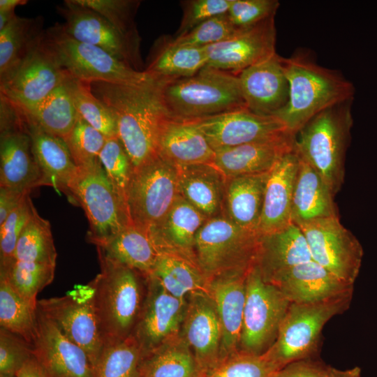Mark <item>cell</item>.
Wrapping results in <instances>:
<instances>
[{"label":"cell","mask_w":377,"mask_h":377,"mask_svg":"<svg viewBox=\"0 0 377 377\" xmlns=\"http://www.w3.org/2000/svg\"><path fill=\"white\" fill-rule=\"evenodd\" d=\"M160 84L154 77L140 84L91 83L92 92L116 118L117 136L133 169L157 154L159 126L165 117Z\"/></svg>","instance_id":"cell-1"},{"label":"cell","mask_w":377,"mask_h":377,"mask_svg":"<svg viewBox=\"0 0 377 377\" xmlns=\"http://www.w3.org/2000/svg\"><path fill=\"white\" fill-rule=\"evenodd\" d=\"M289 84L287 104L276 112L287 130L296 135L312 117L337 104L353 100L355 88L340 72L316 64L306 54L281 57Z\"/></svg>","instance_id":"cell-2"},{"label":"cell","mask_w":377,"mask_h":377,"mask_svg":"<svg viewBox=\"0 0 377 377\" xmlns=\"http://www.w3.org/2000/svg\"><path fill=\"white\" fill-rule=\"evenodd\" d=\"M160 96L165 116L180 121L247 108L238 75L207 66L190 77L161 80Z\"/></svg>","instance_id":"cell-3"},{"label":"cell","mask_w":377,"mask_h":377,"mask_svg":"<svg viewBox=\"0 0 377 377\" xmlns=\"http://www.w3.org/2000/svg\"><path fill=\"white\" fill-rule=\"evenodd\" d=\"M101 272L91 281L104 346L130 337L147 291L146 275L106 256L97 247Z\"/></svg>","instance_id":"cell-4"},{"label":"cell","mask_w":377,"mask_h":377,"mask_svg":"<svg viewBox=\"0 0 377 377\" xmlns=\"http://www.w3.org/2000/svg\"><path fill=\"white\" fill-rule=\"evenodd\" d=\"M353 100L319 112L295 135V148L336 195L345 179L346 152L351 140Z\"/></svg>","instance_id":"cell-5"},{"label":"cell","mask_w":377,"mask_h":377,"mask_svg":"<svg viewBox=\"0 0 377 377\" xmlns=\"http://www.w3.org/2000/svg\"><path fill=\"white\" fill-rule=\"evenodd\" d=\"M352 297L349 293L316 302H290L275 341L263 355L277 371L293 362L312 358L324 325L347 311Z\"/></svg>","instance_id":"cell-6"},{"label":"cell","mask_w":377,"mask_h":377,"mask_svg":"<svg viewBox=\"0 0 377 377\" xmlns=\"http://www.w3.org/2000/svg\"><path fill=\"white\" fill-rule=\"evenodd\" d=\"M43 41L72 78L90 83L140 84L152 77L98 47L74 39L63 30L60 23L45 30Z\"/></svg>","instance_id":"cell-7"},{"label":"cell","mask_w":377,"mask_h":377,"mask_svg":"<svg viewBox=\"0 0 377 377\" xmlns=\"http://www.w3.org/2000/svg\"><path fill=\"white\" fill-rule=\"evenodd\" d=\"M258 233L239 227L223 214L207 219L197 233L195 261L207 279L247 272L254 265Z\"/></svg>","instance_id":"cell-8"},{"label":"cell","mask_w":377,"mask_h":377,"mask_svg":"<svg viewBox=\"0 0 377 377\" xmlns=\"http://www.w3.org/2000/svg\"><path fill=\"white\" fill-rule=\"evenodd\" d=\"M71 202L80 205L89 223L87 239L101 246L132 225L128 210L115 192L101 161L78 168L70 186Z\"/></svg>","instance_id":"cell-9"},{"label":"cell","mask_w":377,"mask_h":377,"mask_svg":"<svg viewBox=\"0 0 377 377\" xmlns=\"http://www.w3.org/2000/svg\"><path fill=\"white\" fill-rule=\"evenodd\" d=\"M179 195L177 167L156 154L133 169L127 192L131 224L147 232L168 213Z\"/></svg>","instance_id":"cell-10"},{"label":"cell","mask_w":377,"mask_h":377,"mask_svg":"<svg viewBox=\"0 0 377 377\" xmlns=\"http://www.w3.org/2000/svg\"><path fill=\"white\" fill-rule=\"evenodd\" d=\"M290 302L277 286L265 281L253 265L246 278L239 350L265 353L275 341Z\"/></svg>","instance_id":"cell-11"},{"label":"cell","mask_w":377,"mask_h":377,"mask_svg":"<svg viewBox=\"0 0 377 377\" xmlns=\"http://www.w3.org/2000/svg\"><path fill=\"white\" fill-rule=\"evenodd\" d=\"M38 309L88 355L93 367L104 348L91 281L64 295L38 300Z\"/></svg>","instance_id":"cell-12"},{"label":"cell","mask_w":377,"mask_h":377,"mask_svg":"<svg viewBox=\"0 0 377 377\" xmlns=\"http://www.w3.org/2000/svg\"><path fill=\"white\" fill-rule=\"evenodd\" d=\"M306 240L311 258L340 279L354 285L364 251L357 238L340 221L328 217L297 224Z\"/></svg>","instance_id":"cell-13"},{"label":"cell","mask_w":377,"mask_h":377,"mask_svg":"<svg viewBox=\"0 0 377 377\" xmlns=\"http://www.w3.org/2000/svg\"><path fill=\"white\" fill-rule=\"evenodd\" d=\"M64 19L63 30L80 42L98 47L140 71V46L122 35L107 19L78 0H65L57 7Z\"/></svg>","instance_id":"cell-14"},{"label":"cell","mask_w":377,"mask_h":377,"mask_svg":"<svg viewBox=\"0 0 377 377\" xmlns=\"http://www.w3.org/2000/svg\"><path fill=\"white\" fill-rule=\"evenodd\" d=\"M69 77L44 43L43 36L23 62L0 82V94L19 109H27L46 98Z\"/></svg>","instance_id":"cell-15"},{"label":"cell","mask_w":377,"mask_h":377,"mask_svg":"<svg viewBox=\"0 0 377 377\" xmlns=\"http://www.w3.org/2000/svg\"><path fill=\"white\" fill-rule=\"evenodd\" d=\"M193 121L201 130L214 151L254 142L269 140L290 133L276 117L258 114L247 108Z\"/></svg>","instance_id":"cell-16"},{"label":"cell","mask_w":377,"mask_h":377,"mask_svg":"<svg viewBox=\"0 0 377 377\" xmlns=\"http://www.w3.org/2000/svg\"><path fill=\"white\" fill-rule=\"evenodd\" d=\"M187 300L171 295L155 279L147 276V295L131 334L144 357L180 334Z\"/></svg>","instance_id":"cell-17"},{"label":"cell","mask_w":377,"mask_h":377,"mask_svg":"<svg viewBox=\"0 0 377 377\" xmlns=\"http://www.w3.org/2000/svg\"><path fill=\"white\" fill-rule=\"evenodd\" d=\"M276 40L274 17H271L228 40L205 47L207 66L237 74L274 56Z\"/></svg>","instance_id":"cell-18"},{"label":"cell","mask_w":377,"mask_h":377,"mask_svg":"<svg viewBox=\"0 0 377 377\" xmlns=\"http://www.w3.org/2000/svg\"><path fill=\"white\" fill-rule=\"evenodd\" d=\"M38 327L33 354L49 377H93L86 352L68 339L37 308Z\"/></svg>","instance_id":"cell-19"},{"label":"cell","mask_w":377,"mask_h":377,"mask_svg":"<svg viewBox=\"0 0 377 377\" xmlns=\"http://www.w3.org/2000/svg\"><path fill=\"white\" fill-rule=\"evenodd\" d=\"M180 334L206 377L221 360V344L220 323L207 294L195 293L188 297Z\"/></svg>","instance_id":"cell-20"},{"label":"cell","mask_w":377,"mask_h":377,"mask_svg":"<svg viewBox=\"0 0 377 377\" xmlns=\"http://www.w3.org/2000/svg\"><path fill=\"white\" fill-rule=\"evenodd\" d=\"M43 186L23 121L0 130V186L30 194Z\"/></svg>","instance_id":"cell-21"},{"label":"cell","mask_w":377,"mask_h":377,"mask_svg":"<svg viewBox=\"0 0 377 377\" xmlns=\"http://www.w3.org/2000/svg\"><path fill=\"white\" fill-rule=\"evenodd\" d=\"M241 91L247 109L262 115H274L287 104L289 84L281 57L276 53L239 73Z\"/></svg>","instance_id":"cell-22"},{"label":"cell","mask_w":377,"mask_h":377,"mask_svg":"<svg viewBox=\"0 0 377 377\" xmlns=\"http://www.w3.org/2000/svg\"><path fill=\"white\" fill-rule=\"evenodd\" d=\"M311 260L305 237L293 222L278 231L259 235L254 265L268 283L276 284L292 269Z\"/></svg>","instance_id":"cell-23"},{"label":"cell","mask_w":377,"mask_h":377,"mask_svg":"<svg viewBox=\"0 0 377 377\" xmlns=\"http://www.w3.org/2000/svg\"><path fill=\"white\" fill-rule=\"evenodd\" d=\"M247 272L228 274L209 281L207 295L221 330V360L239 350Z\"/></svg>","instance_id":"cell-24"},{"label":"cell","mask_w":377,"mask_h":377,"mask_svg":"<svg viewBox=\"0 0 377 377\" xmlns=\"http://www.w3.org/2000/svg\"><path fill=\"white\" fill-rule=\"evenodd\" d=\"M207 220L179 195L168 213L147 232L159 253L179 256L197 265L195 237Z\"/></svg>","instance_id":"cell-25"},{"label":"cell","mask_w":377,"mask_h":377,"mask_svg":"<svg viewBox=\"0 0 377 377\" xmlns=\"http://www.w3.org/2000/svg\"><path fill=\"white\" fill-rule=\"evenodd\" d=\"M299 155L293 150L284 154L269 170L265 185L258 235L281 230L292 221L295 181Z\"/></svg>","instance_id":"cell-26"},{"label":"cell","mask_w":377,"mask_h":377,"mask_svg":"<svg viewBox=\"0 0 377 377\" xmlns=\"http://www.w3.org/2000/svg\"><path fill=\"white\" fill-rule=\"evenodd\" d=\"M295 135L228 147L215 151L212 164L228 178L269 172L286 153L295 148Z\"/></svg>","instance_id":"cell-27"},{"label":"cell","mask_w":377,"mask_h":377,"mask_svg":"<svg viewBox=\"0 0 377 377\" xmlns=\"http://www.w3.org/2000/svg\"><path fill=\"white\" fill-rule=\"evenodd\" d=\"M157 154L176 166L212 163L215 156L214 150L194 121L166 116L159 126Z\"/></svg>","instance_id":"cell-28"},{"label":"cell","mask_w":377,"mask_h":377,"mask_svg":"<svg viewBox=\"0 0 377 377\" xmlns=\"http://www.w3.org/2000/svg\"><path fill=\"white\" fill-rule=\"evenodd\" d=\"M24 122L43 186H52L58 192L64 193L71 202L70 186L78 167L64 140L25 120Z\"/></svg>","instance_id":"cell-29"},{"label":"cell","mask_w":377,"mask_h":377,"mask_svg":"<svg viewBox=\"0 0 377 377\" xmlns=\"http://www.w3.org/2000/svg\"><path fill=\"white\" fill-rule=\"evenodd\" d=\"M177 167L179 195L207 219L223 213L227 178L212 163Z\"/></svg>","instance_id":"cell-30"},{"label":"cell","mask_w":377,"mask_h":377,"mask_svg":"<svg viewBox=\"0 0 377 377\" xmlns=\"http://www.w3.org/2000/svg\"><path fill=\"white\" fill-rule=\"evenodd\" d=\"M275 286L294 303L316 302L353 293L354 286L313 260L292 269Z\"/></svg>","instance_id":"cell-31"},{"label":"cell","mask_w":377,"mask_h":377,"mask_svg":"<svg viewBox=\"0 0 377 377\" xmlns=\"http://www.w3.org/2000/svg\"><path fill=\"white\" fill-rule=\"evenodd\" d=\"M299 158L293 189L292 221L298 224L318 219L339 217L335 195L319 174L300 155Z\"/></svg>","instance_id":"cell-32"},{"label":"cell","mask_w":377,"mask_h":377,"mask_svg":"<svg viewBox=\"0 0 377 377\" xmlns=\"http://www.w3.org/2000/svg\"><path fill=\"white\" fill-rule=\"evenodd\" d=\"M207 64L205 47L184 45L173 38L161 37L155 41L144 71L163 81L192 76Z\"/></svg>","instance_id":"cell-33"},{"label":"cell","mask_w":377,"mask_h":377,"mask_svg":"<svg viewBox=\"0 0 377 377\" xmlns=\"http://www.w3.org/2000/svg\"><path fill=\"white\" fill-rule=\"evenodd\" d=\"M269 172L228 178L223 214L239 227L258 233Z\"/></svg>","instance_id":"cell-34"},{"label":"cell","mask_w":377,"mask_h":377,"mask_svg":"<svg viewBox=\"0 0 377 377\" xmlns=\"http://www.w3.org/2000/svg\"><path fill=\"white\" fill-rule=\"evenodd\" d=\"M43 17L16 15L0 30V82L27 57L42 39Z\"/></svg>","instance_id":"cell-35"},{"label":"cell","mask_w":377,"mask_h":377,"mask_svg":"<svg viewBox=\"0 0 377 377\" xmlns=\"http://www.w3.org/2000/svg\"><path fill=\"white\" fill-rule=\"evenodd\" d=\"M67 81L33 107L23 110L17 107L26 121L63 139L71 133L80 117Z\"/></svg>","instance_id":"cell-36"},{"label":"cell","mask_w":377,"mask_h":377,"mask_svg":"<svg viewBox=\"0 0 377 377\" xmlns=\"http://www.w3.org/2000/svg\"><path fill=\"white\" fill-rule=\"evenodd\" d=\"M148 276L179 298L187 299L195 293L207 294L209 280L195 263L179 256L159 253Z\"/></svg>","instance_id":"cell-37"},{"label":"cell","mask_w":377,"mask_h":377,"mask_svg":"<svg viewBox=\"0 0 377 377\" xmlns=\"http://www.w3.org/2000/svg\"><path fill=\"white\" fill-rule=\"evenodd\" d=\"M108 258L147 276L151 273L159 253L147 232L130 225L101 246Z\"/></svg>","instance_id":"cell-38"},{"label":"cell","mask_w":377,"mask_h":377,"mask_svg":"<svg viewBox=\"0 0 377 377\" xmlns=\"http://www.w3.org/2000/svg\"><path fill=\"white\" fill-rule=\"evenodd\" d=\"M141 377H204L181 334L169 339L143 358Z\"/></svg>","instance_id":"cell-39"},{"label":"cell","mask_w":377,"mask_h":377,"mask_svg":"<svg viewBox=\"0 0 377 377\" xmlns=\"http://www.w3.org/2000/svg\"><path fill=\"white\" fill-rule=\"evenodd\" d=\"M0 325L33 346L37 333V307H34L0 276Z\"/></svg>","instance_id":"cell-40"},{"label":"cell","mask_w":377,"mask_h":377,"mask_svg":"<svg viewBox=\"0 0 377 377\" xmlns=\"http://www.w3.org/2000/svg\"><path fill=\"white\" fill-rule=\"evenodd\" d=\"M55 266L12 259L0 265V276L5 278L19 295L37 307V295L53 281Z\"/></svg>","instance_id":"cell-41"},{"label":"cell","mask_w":377,"mask_h":377,"mask_svg":"<svg viewBox=\"0 0 377 377\" xmlns=\"http://www.w3.org/2000/svg\"><path fill=\"white\" fill-rule=\"evenodd\" d=\"M143 358L141 348L131 335L104 346L93 367V377H141Z\"/></svg>","instance_id":"cell-42"},{"label":"cell","mask_w":377,"mask_h":377,"mask_svg":"<svg viewBox=\"0 0 377 377\" xmlns=\"http://www.w3.org/2000/svg\"><path fill=\"white\" fill-rule=\"evenodd\" d=\"M57 256L50 223L36 211L17 240L13 259L56 265Z\"/></svg>","instance_id":"cell-43"},{"label":"cell","mask_w":377,"mask_h":377,"mask_svg":"<svg viewBox=\"0 0 377 377\" xmlns=\"http://www.w3.org/2000/svg\"><path fill=\"white\" fill-rule=\"evenodd\" d=\"M79 115L107 138L117 136V123L111 110L91 90V83L69 77L67 81Z\"/></svg>","instance_id":"cell-44"},{"label":"cell","mask_w":377,"mask_h":377,"mask_svg":"<svg viewBox=\"0 0 377 377\" xmlns=\"http://www.w3.org/2000/svg\"><path fill=\"white\" fill-rule=\"evenodd\" d=\"M99 159L115 192L128 210L127 192L133 167L118 136L107 138Z\"/></svg>","instance_id":"cell-45"},{"label":"cell","mask_w":377,"mask_h":377,"mask_svg":"<svg viewBox=\"0 0 377 377\" xmlns=\"http://www.w3.org/2000/svg\"><path fill=\"white\" fill-rule=\"evenodd\" d=\"M107 137L80 116L71 133L64 140L78 168L100 161L99 156Z\"/></svg>","instance_id":"cell-46"},{"label":"cell","mask_w":377,"mask_h":377,"mask_svg":"<svg viewBox=\"0 0 377 377\" xmlns=\"http://www.w3.org/2000/svg\"><path fill=\"white\" fill-rule=\"evenodd\" d=\"M107 19L122 35L140 46V38L135 23V16L140 1L135 0H78Z\"/></svg>","instance_id":"cell-47"},{"label":"cell","mask_w":377,"mask_h":377,"mask_svg":"<svg viewBox=\"0 0 377 377\" xmlns=\"http://www.w3.org/2000/svg\"><path fill=\"white\" fill-rule=\"evenodd\" d=\"M276 371L263 354L238 350L222 359L206 377H274Z\"/></svg>","instance_id":"cell-48"},{"label":"cell","mask_w":377,"mask_h":377,"mask_svg":"<svg viewBox=\"0 0 377 377\" xmlns=\"http://www.w3.org/2000/svg\"><path fill=\"white\" fill-rule=\"evenodd\" d=\"M241 30L232 24L226 13L201 23L182 36L175 37L173 40L184 45L207 47L228 40Z\"/></svg>","instance_id":"cell-49"},{"label":"cell","mask_w":377,"mask_h":377,"mask_svg":"<svg viewBox=\"0 0 377 377\" xmlns=\"http://www.w3.org/2000/svg\"><path fill=\"white\" fill-rule=\"evenodd\" d=\"M36 211L28 194L0 226V265L13 259L17 240Z\"/></svg>","instance_id":"cell-50"},{"label":"cell","mask_w":377,"mask_h":377,"mask_svg":"<svg viewBox=\"0 0 377 377\" xmlns=\"http://www.w3.org/2000/svg\"><path fill=\"white\" fill-rule=\"evenodd\" d=\"M279 6L276 0H232L227 14L237 28L245 29L274 17Z\"/></svg>","instance_id":"cell-51"},{"label":"cell","mask_w":377,"mask_h":377,"mask_svg":"<svg viewBox=\"0 0 377 377\" xmlns=\"http://www.w3.org/2000/svg\"><path fill=\"white\" fill-rule=\"evenodd\" d=\"M232 0H186L181 1L182 18L176 36H182L201 23L228 12Z\"/></svg>","instance_id":"cell-52"},{"label":"cell","mask_w":377,"mask_h":377,"mask_svg":"<svg viewBox=\"0 0 377 377\" xmlns=\"http://www.w3.org/2000/svg\"><path fill=\"white\" fill-rule=\"evenodd\" d=\"M33 355L32 345L20 337L0 329V374L15 376Z\"/></svg>","instance_id":"cell-53"},{"label":"cell","mask_w":377,"mask_h":377,"mask_svg":"<svg viewBox=\"0 0 377 377\" xmlns=\"http://www.w3.org/2000/svg\"><path fill=\"white\" fill-rule=\"evenodd\" d=\"M330 366L312 358L293 362L276 371L274 377H326Z\"/></svg>","instance_id":"cell-54"},{"label":"cell","mask_w":377,"mask_h":377,"mask_svg":"<svg viewBox=\"0 0 377 377\" xmlns=\"http://www.w3.org/2000/svg\"><path fill=\"white\" fill-rule=\"evenodd\" d=\"M28 194L0 186V226L3 223L9 214L21 204L24 197Z\"/></svg>","instance_id":"cell-55"},{"label":"cell","mask_w":377,"mask_h":377,"mask_svg":"<svg viewBox=\"0 0 377 377\" xmlns=\"http://www.w3.org/2000/svg\"><path fill=\"white\" fill-rule=\"evenodd\" d=\"M15 376V377H49L34 355L23 364Z\"/></svg>","instance_id":"cell-56"},{"label":"cell","mask_w":377,"mask_h":377,"mask_svg":"<svg viewBox=\"0 0 377 377\" xmlns=\"http://www.w3.org/2000/svg\"><path fill=\"white\" fill-rule=\"evenodd\" d=\"M326 377H361V369L355 367L346 370H340L330 367Z\"/></svg>","instance_id":"cell-57"},{"label":"cell","mask_w":377,"mask_h":377,"mask_svg":"<svg viewBox=\"0 0 377 377\" xmlns=\"http://www.w3.org/2000/svg\"><path fill=\"white\" fill-rule=\"evenodd\" d=\"M27 0H1L0 12L15 11V8L27 3Z\"/></svg>","instance_id":"cell-58"},{"label":"cell","mask_w":377,"mask_h":377,"mask_svg":"<svg viewBox=\"0 0 377 377\" xmlns=\"http://www.w3.org/2000/svg\"><path fill=\"white\" fill-rule=\"evenodd\" d=\"M0 377H15V376L0 374Z\"/></svg>","instance_id":"cell-59"}]
</instances>
